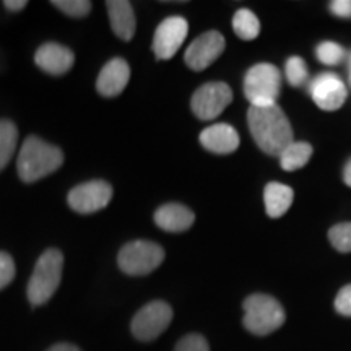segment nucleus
<instances>
[{
  "mask_svg": "<svg viewBox=\"0 0 351 351\" xmlns=\"http://www.w3.org/2000/svg\"><path fill=\"white\" fill-rule=\"evenodd\" d=\"M200 143L205 150L217 155H230L239 147V135L230 124H213L202 130Z\"/></svg>",
  "mask_w": 351,
  "mask_h": 351,
  "instance_id": "2eb2a0df",
  "label": "nucleus"
},
{
  "mask_svg": "<svg viewBox=\"0 0 351 351\" xmlns=\"http://www.w3.org/2000/svg\"><path fill=\"white\" fill-rule=\"evenodd\" d=\"M232 29L244 41H251L256 39L261 33V21L251 10L247 8H241L232 16Z\"/></svg>",
  "mask_w": 351,
  "mask_h": 351,
  "instance_id": "412c9836",
  "label": "nucleus"
},
{
  "mask_svg": "<svg viewBox=\"0 0 351 351\" xmlns=\"http://www.w3.org/2000/svg\"><path fill=\"white\" fill-rule=\"evenodd\" d=\"M293 199H295L293 189L280 182L267 184L263 191V202H265L267 215L270 218H280L287 213L291 207Z\"/></svg>",
  "mask_w": 351,
  "mask_h": 351,
  "instance_id": "a211bd4d",
  "label": "nucleus"
},
{
  "mask_svg": "<svg viewBox=\"0 0 351 351\" xmlns=\"http://www.w3.org/2000/svg\"><path fill=\"white\" fill-rule=\"evenodd\" d=\"M282 88V73L271 64H257L244 77V95L251 106L275 104Z\"/></svg>",
  "mask_w": 351,
  "mask_h": 351,
  "instance_id": "39448f33",
  "label": "nucleus"
},
{
  "mask_svg": "<svg viewBox=\"0 0 351 351\" xmlns=\"http://www.w3.org/2000/svg\"><path fill=\"white\" fill-rule=\"evenodd\" d=\"M315 57L319 59V62L326 65H339L341 60L345 59V49L340 46V44L326 41L320 43L317 47H315Z\"/></svg>",
  "mask_w": 351,
  "mask_h": 351,
  "instance_id": "5701e85b",
  "label": "nucleus"
},
{
  "mask_svg": "<svg viewBox=\"0 0 351 351\" xmlns=\"http://www.w3.org/2000/svg\"><path fill=\"white\" fill-rule=\"evenodd\" d=\"M195 215L191 208L181 204L161 205L155 212V223L163 231L182 232L194 225Z\"/></svg>",
  "mask_w": 351,
  "mask_h": 351,
  "instance_id": "dca6fc26",
  "label": "nucleus"
},
{
  "mask_svg": "<svg viewBox=\"0 0 351 351\" xmlns=\"http://www.w3.org/2000/svg\"><path fill=\"white\" fill-rule=\"evenodd\" d=\"M165 261V249L152 241H132L117 256L119 269L130 276H143L156 270Z\"/></svg>",
  "mask_w": 351,
  "mask_h": 351,
  "instance_id": "423d86ee",
  "label": "nucleus"
},
{
  "mask_svg": "<svg viewBox=\"0 0 351 351\" xmlns=\"http://www.w3.org/2000/svg\"><path fill=\"white\" fill-rule=\"evenodd\" d=\"M112 199V187L106 181H88L80 186L73 187L69 192L67 202L73 212L82 215H90L99 212Z\"/></svg>",
  "mask_w": 351,
  "mask_h": 351,
  "instance_id": "1a4fd4ad",
  "label": "nucleus"
},
{
  "mask_svg": "<svg viewBox=\"0 0 351 351\" xmlns=\"http://www.w3.org/2000/svg\"><path fill=\"white\" fill-rule=\"evenodd\" d=\"M130 80V67L121 57L111 59L101 69L98 80H96V90L104 98H114L119 96L125 90L127 83Z\"/></svg>",
  "mask_w": 351,
  "mask_h": 351,
  "instance_id": "4468645a",
  "label": "nucleus"
},
{
  "mask_svg": "<svg viewBox=\"0 0 351 351\" xmlns=\"http://www.w3.org/2000/svg\"><path fill=\"white\" fill-rule=\"evenodd\" d=\"M244 327L254 335L265 337L278 330L285 324V311L282 304L269 295H251L244 300Z\"/></svg>",
  "mask_w": 351,
  "mask_h": 351,
  "instance_id": "20e7f679",
  "label": "nucleus"
},
{
  "mask_svg": "<svg viewBox=\"0 0 351 351\" xmlns=\"http://www.w3.org/2000/svg\"><path fill=\"white\" fill-rule=\"evenodd\" d=\"M26 5H28L26 0H5V2H3V7H5L8 12H21Z\"/></svg>",
  "mask_w": 351,
  "mask_h": 351,
  "instance_id": "c756f323",
  "label": "nucleus"
},
{
  "mask_svg": "<svg viewBox=\"0 0 351 351\" xmlns=\"http://www.w3.org/2000/svg\"><path fill=\"white\" fill-rule=\"evenodd\" d=\"M173 320V309L165 301H152L145 304L134 315L130 330L140 341H152L158 339Z\"/></svg>",
  "mask_w": 351,
  "mask_h": 351,
  "instance_id": "0eeeda50",
  "label": "nucleus"
},
{
  "mask_svg": "<svg viewBox=\"0 0 351 351\" xmlns=\"http://www.w3.org/2000/svg\"><path fill=\"white\" fill-rule=\"evenodd\" d=\"M189 33L187 20L182 16H169L158 25L153 36V52L158 59L168 60L174 57Z\"/></svg>",
  "mask_w": 351,
  "mask_h": 351,
  "instance_id": "9b49d317",
  "label": "nucleus"
},
{
  "mask_svg": "<svg viewBox=\"0 0 351 351\" xmlns=\"http://www.w3.org/2000/svg\"><path fill=\"white\" fill-rule=\"evenodd\" d=\"M285 73H287V80L291 86H301L307 82L309 72H307V65L302 57H289L285 65Z\"/></svg>",
  "mask_w": 351,
  "mask_h": 351,
  "instance_id": "4be33fe9",
  "label": "nucleus"
},
{
  "mask_svg": "<svg viewBox=\"0 0 351 351\" xmlns=\"http://www.w3.org/2000/svg\"><path fill=\"white\" fill-rule=\"evenodd\" d=\"M64 256L59 249H47L34 265L26 295L33 306H43L54 296L62 280Z\"/></svg>",
  "mask_w": 351,
  "mask_h": 351,
  "instance_id": "7ed1b4c3",
  "label": "nucleus"
},
{
  "mask_svg": "<svg viewBox=\"0 0 351 351\" xmlns=\"http://www.w3.org/2000/svg\"><path fill=\"white\" fill-rule=\"evenodd\" d=\"M62 163L64 153L59 147L32 135L21 145L16 169L23 182H36L59 169Z\"/></svg>",
  "mask_w": 351,
  "mask_h": 351,
  "instance_id": "f03ea898",
  "label": "nucleus"
},
{
  "mask_svg": "<svg viewBox=\"0 0 351 351\" xmlns=\"http://www.w3.org/2000/svg\"><path fill=\"white\" fill-rule=\"evenodd\" d=\"M34 62L43 72L49 75H64L75 64V54L72 49L57 43H46L38 47Z\"/></svg>",
  "mask_w": 351,
  "mask_h": 351,
  "instance_id": "ddd939ff",
  "label": "nucleus"
},
{
  "mask_svg": "<svg viewBox=\"0 0 351 351\" xmlns=\"http://www.w3.org/2000/svg\"><path fill=\"white\" fill-rule=\"evenodd\" d=\"M343 181H345L346 186L351 187V160L348 161V163H346L345 169H343Z\"/></svg>",
  "mask_w": 351,
  "mask_h": 351,
  "instance_id": "2f4dec72",
  "label": "nucleus"
},
{
  "mask_svg": "<svg viewBox=\"0 0 351 351\" xmlns=\"http://www.w3.org/2000/svg\"><path fill=\"white\" fill-rule=\"evenodd\" d=\"M335 309L345 317H351V285H346L339 291L335 298Z\"/></svg>",
  "mask_w": 351,
  "mask_h": 351,
  "instance_id": "cd10ccee",
  "label": "nucleus"
},
{
  "mask_svg": "<svg viewBox=\"0 0 351 351\" xmlns=\"http://www.w3.org/2000/svg\"><path fill=\"white\" fill-rule=\"evenodd\" d=\"M47 351H82V350L72 343H57L54 346H51Z\"/></svg>",
  "mask_w": 351,
  "mask_h": 351,
  "instance_id": "7c9ffc66",
  "label": "nucleus"
},
{
  "mask_svg": "<svg viewBox=\"0 0 351 351\" xmlns=\"http://www.w3.org/2000/svg\"><path fill=\"white\" fill-rule=\"evenodd\" d=\"M330 12L339 19L351 20V0H335L330 3Z\"/></svg>",
  "mask_w": 351,
  "mask_h": 351,
  "instance_id": "c85d7f7f",
  "label": "nucleus"
},
{
  "mask_svg": "<svg viewBox=\"0 0 351 351\" xmlns=\"http://www.w3.org/2000/svg\"><path fill=\"white\" fill-rule=\"evenodd\" d=\"M309 95L313 96L314 103L324 111H337L343 106L346 95V86L339 75L332 72L319 73L317 77L311 82Z\"/></svg>",
  "mask_w": 351,
  "mask_h": 351,
  "instance_id": "f8f14e48",
  "label": "nucleus"
},
{
  "mask_svg": "<svg viewBox=\"0 0 351 351\" xmlns=\"http://www.w3.org/2000/svg\"><path fill=\"white\" fill-rule=\"evenodd\" d=\"M15 278V262L10 254L0 252V289H3Z\"/></svg>",
  "mask_w": 351,
  "mask_h": 351,
  "instance_id": "bb28decb",
  "label": "nucleus"
},
{
  "mask_svg": "<svg viewBox=\"0 0 351 351\" xmlns=\"http://www.w3.org/2000/svg\"><path fill=\"white\" fill-rule=\"evenodd\" d=\"M52 5L64 12L65 15L72 16V19H85L91 12L93 3L88 2V0H54Z\"/></svg>",
  "mask_w": 351,
  "mask_h": 351,
  "instance_id": "393cba45",
  "label": "nucleus"
},
{
  "mask_svg": "<svg viewBox=\"0 0 351 351\" xmlns=\"http://www.w3.org/2000/svg\"><path fill=\"white\" fill-rule=\"evenodd\" d=\"M247 124L257 147L270 156H280L293 143V129L278 104L251 106Z\"/></svg>",
  "mask_w": 351,
  "mask_h": 351,
  "instance_id": "f257e3e1",
  "label": "nucleus"
},
{
  "mask_svg": "<svg viewBox=\"0 0 351 351\" xmlns=\"http://www.w3.org/2000/svg\"><path fill=\"white\" fill-rule=\"evenodd\" d=\"M19 142V129L12 121H0V171L10 163Z\"/></svg>",
  "mask_w": 351,
  "mask_h": 351,
  "instance_id": "aec40b11",
  "label": "nucleus"
},
{
  "mask_svg": "<svg viewBox=\"0 0 351 351\" xmlns=\"http://www.w3.org/2000/svg\"><path fill=\"white\" fill-rule=\"evenodd\" d=\"M174 351H210V346L208 341L199 333H191L178 341Z\"/></svg>",
  "mask_w": 351,
  "mask_h": 351,
  "instance_id": "a878e982",
  "label": "nucleus"
},
{
  "mask_svg": "<svg viewBox=\"0 0 351 351\" xmlns=\"http://www.w3.org/2000/svg\"><path fill=\"white\" fill-rule=\"evenodd\" d=\"M106 7L114 34L122 41H130L135 34V28H137L132 3L125 0H108Z\"/></svg>",
  "mask_w": 351,
  "mask_h": 351,
  "instance_id": "f3484780",
  "label": "nucleus"
},
{
  "mask_svg": "<svg viewBox=\"0 0 351 351\" xmlns=\"http://www.w3.org/2000/svg\"><path fill=\"white\" fill-rule=\"evenodd\" d=\"M232 101L231 88L223 82L205 83L192 95V111L202 121H213Z\"/></svg>",
  "mask_w": 351,
  "mask_h": 351,
  "instance_id": "6e6552de",
  "label": "nucleus"
},
{
  "mask_svg": "<svg viewBox=\"0 0 351 351\" xmlns=\"http://www.w3.org/2000/svg\"><path fill=\"white\" fill-rule=\"evenodd\" d=\"M350 85H351V70H350Z\"/></svg>",
  "mask_w": 351,
  "mask_h": 351,
  "instance_id": "473e14b6",
  "label": "nucleus"
},
{
  "mask_svg": "<svg viewBox=\"0 0 351 351\" xmlns=\"http://www.w3.org/2000/svg\"><path fill=\"white\" fill-rule=\"evenodd\" d=\"M311 156H313V145L307 142H293L280 155V163L285 171H296L304 168Z\"/></svg>",
  "mask_w": 351,
  "mask_h": 351,
  "instance_id": "6ab92c4d",
  "label": "nucleus"
},
{
  "mask_svg": "<svg viewBox=\"0 0 351 351\" xmlns=\"http://www.w3.org/2000/svg\"><path fill=\"white\" fill-rule=\"evenodd\" d=\"M225 44V38L218 32H207L200 34L199 38L192 41L191 46L187 47L186 54H184L187 67L195 70V72H202V70L210 67L223 54Z\"/></svg>",
  "mask_w": 351,
  "mask_h": 351,
  "instance_id": "9d476101",
  "label": "nucleus"
},
{
  "mask_svg": "<svg viewBox=\"0 0 351 351\" xmlns=\"http://www.w3.org/2000/svg\"><path fill=\"white\" fill-rule=\"evenodd\" d=\"M328 239L333 247L341 254L351 252V221L350 223H340L330 228L328 231Z\"/></svg>",
  "mask_w": 351,
  "mask_h": 351,
  "instance_id": "b1692460",
  "label": "nucleus"
}]
</instances>
